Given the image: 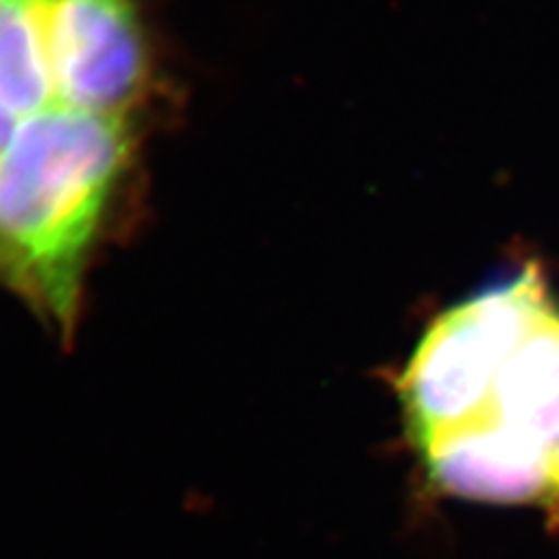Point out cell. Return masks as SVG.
I'll return each mask as SVG.
<instances>
[{"label":"cell","mask_w":559,"mask_h":559,"mask_svg":"<svg viewBox=\"0 0 559 559\" xmlns=\"http://www.w3.org/2000/svg\"><path fill=\"white\" fill-rule=\"evenodd\" d=\"M143 131L135 119L55 110L33 119L0 159V285L63 343L80 329Z\"/></svg>","instance_id":"1"},{"label":"cell","mask_w":559,"mask_h":559,"mask_svg":"<svg viewBox=\"0 0 559 559\" xmlns=\"http://www.w3.org/2000/svg\"><path fill=\"white\" fill-rule=\"evenodd\" d=\"M550 296L544 273L530 264L511 280L450 308L429 326L399 380L419 448L485 408L501 366Z\"/></svg>","instance_id":"2"},{"label":"cell","mask_w":559,"mask_h":559,"mask_svg":"<svg viewBox=\"0 0 559 559\" xmlns=\"http://www.w3.org/2000/svg\"><path fill=\"white\" fill-rule=\"evenodd\" d=\"M419 450L425 452L433 483L448 492L495 503L544 501L546 454L485 419H471L433 436Z\"/></svg>","instance_id":"3"},{"label":"cell","mask_w":559,"mask_h":559,"mask_svg":"<svg viewBox=\"0 0 559 559\" xmlns=\"http://www.w3.org/2000/svg\"><path fill=\"white\" fill-rule=\"evenodd\" d=\"M474 419L513 433L524 445L544 452L548 462L559 436V306L555 296L540 308L501 366L489 401Z\"/></svg>","instance_id":"4"},{"label":"cell","mask_w":559,"mask_h":559,"mask_svg":"<svg viewBox=\"0 0 559 559\" xmlns=\"http://www.w3.org/2000/svg\"><path fill=\"white\" fill-rule=\"evenodd\" d=\"M540 503L546 506L552 527L559 530V436L548 452V483H546L544 501Z\"/></svg>","instance_id":"5"}]
</instances>
